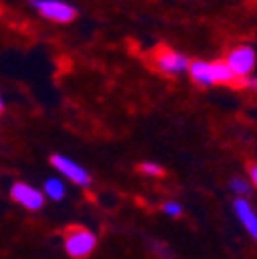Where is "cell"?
<instances>
[{
    "instance_id": "cell-1",
    "label": "cell",
    "mask_w": 257,
    "mask_h": 259,
    "mask_svg": "<svg viewBox=\"0 0 257 259\" xmlns=\"http://www.w3.org/2000/svg\"><path fill=\"white\" fill-rule=\"evenodd\" d=\"M95 247H97V237H95L89 229L78 224H70L64 229V249L74 259L89 257Z\"/></svg>"
},
{
    "instance_id": "cell-2",
    "label": "cell",
    "mask_w": 257,
    "mask_h": 259,
    "mask_svg": "<svg viewBox=\"0 0 257 259\" xmlns=\"http://www.w3.org/2000/svg\"><path fill=\"white\" fill-rule=\"evenodd\" d=\"M150 60H152V66L156 68V70H160V72H165V74H171V76H175V74H181V72H187V68H189V60H187V56H183V54H179V52H175V50H171V48H156L152 54H150Z\"/></svg>"
},
{
    "instance_id": "cell-3",
    "label": "cell",
    "mask_w": 257,
    "mask_h": 259,
    "mask_svg": "<svg viewBox=\"0 0 257 259\" xmlns=\"http://www.w3.org/2000/svg\"><path fill=\"white\" fill-rule=\"evenodd\" d=\"M31 7L44 19L54 23H72L78 15L72 5L62 3V0H31Z\"/></svg>"
},
{
    "instance_id": "cell-4",
    "label": "cell",
    "mask_w": 257,
    "mask_h": 259,
    "mask_svg": "<svg viewBox=\"0 0 257 259\" xmlns=\"http://www.w3.org/2000/svg\"><path fill=\"white\" fill-rule=\"evenodd\" d=\"M224 60L229 62V66L233 68V72L239 76L241 84H243V80L247 76L253 74V70L257 66V54H255V50L251 46H237V48H233Z\"/></svg>"
},
{
    "instance_id": "cell-5",
    "label": "cell",
    "mask_w": 257,
    "mask_h": 259,
    "mask_svg": "<svg viewBox=\"0 0 257 259\" xmlns=\"http://www.w3.org/2000/svg\"><path fill=\"white\" fill-rule=\"evenodd\" d=\"M11 198H13L17 204H21L23 208L31 210V212L41 210L44 204H46V196H44V193H41L39 189H35V187L23 183V181H17V183L11 187Z\"/></svg>"
},
{
    "instance_id": "cell-6",
    "label": "cell",
    "mask_w": 257,
    "mask_h": 259,
    "mask_svg": "<svg viewBox=\"0 0 257 259\" xmlns=\"http://www.w3.org/2000/svg\"><path fill=\"white\" fill-rule=\"evenodd\" d=\"M50 163H52L64 177H66V179H70L72 183L82 185V187H89V185H91V175H89V171L82 169V165L74 163V160L62 156V154H54V156L50 158Z\"/></svg>"
},
{
    "instance_id": "cell-7",
    "label": "cell",
    "mask_w": 257,
    "mask_h": 259,
    "mask_svg": "<svg viewBox=\"0 0 257 259\" xmlns=\"http://www.w3.org/2000/svg\"><path fill=\"white\" fill-rule=\"evenodd\" d=\"M233 210H235L239 222L243 224V229L257 241V212L253 210V206L249 204V200L237 196V200L233 202Z\"/></svg>"
},
{
    "instance_id": "cell-8",
    "label": "cell",
    "mask_w": 257,
    "mask_h": 259,
    "mask_svg": "<svg viewBox=\"0 0 257 259\" xmlns=\"http://www.w3.org/2000/svg\"><path fill=\"white\" fill-rule=\"evenodd\" d=\"M191 80L200 87H214V74H212V62L206 60H189L187 68Z\"/></svg>"
},
{
    "instance_id": "cell-9",
    "label": "cell",
    "mask_w": 257,
    "mask_h": 259,
    "mask_svg": "<svg viewBox=\"0 0 257 259\" xmlns=\"http://www.w3.org/2000/svg\"><path fill=\"white\" fill-rule=\"evenodd\" d=\"M212 74H214V84H224V87H239L241 80L233 72L227 60H214L212 62Z\"/></svg>"
},
{
    "instance_id": "cell-10",
    "label": "cell",
    "mask_w": 257,
    "mask_h": 259,
    "mask_svg": "<svg viewBox=\"0 0 257 259\" xmlns=\"http://www.w3.org/2000/svg\"><path fill=\"white\" fill-rule=\"evenodd\" d=\"M64 193H66V187H64V183L60 179H48L46 181V196L52 198V200H62Z\"/></svg>"
},
{
    "instance_id": "cell-11",
    "label": "cell",
    "mask_w": 257,
    "mask_h": 259,
    "mask_svg": "<svg viewBox=\"0 0 257 259\" xmlns=\"http://www.w3.org/2000/svg\"><path fill=\"white\" fill-rule=\"evenodd\" d=\"M251 181H247V179H241V177H235L233 181H231V189H233V193L235 196H241V198H247L249 193H251Z\"/></svg>"
},
{
    "instance_id": "cell-12",
    "label": "cell",
    "mask_w": 257,
    "mask_h": 259,
    "mask_svg": "<svg viewBox=\"0 0 257 259\" xmlns=\"http://www.w3.org/2000/svg\"><path fill=\"white\" fill-rule=\"evenodd\" d=\"M140 171L144 175H148V177H163L165 175V169L160 167V165H156V163H142L140 165Z\"/></svg>"
},
{
    "instance_id": "cell-13",
    "label": "cell",
    "mask_w": 257,
    "mask_h": 259,
    "mask_svg": "<svg viewBox=\"0 0 257 259\" xmlns=\"http://www.w3.org/2000/svg\"><path fill=\"white\" fill-rule=\"evenodd\" d=\"M163 212H165L167 216H171V218H177V216L183 214V206L177 204V202H165V204H163Z\"/></svg>"
},
{
    "instance_id": "cell-14",
    "label": "cell",
    "mask_w": 257,
    "mask_h": 259,
    "mask_svg": "<svg viewBox=\"0 0 257 259\" xmlns=\"http://www.w3.org/2000/svg\"><path fill=\"white\" fill-rule=\"evenodd\" d=\"M247 173H249V181H251V185L257 189V163H251L249 169H247Z\"/></svg>"
},
{
    "instance_id": "cell-15",
    "label": "cell",
    "mask_w": 257,
    "mask_h": 259,
    "mask_svg": "<svg viewBox=\"0 0 257 259\" xmlns=\"http://www.w3.org/2000/svg\"><path fill=\"white\" fill-rule=\"evenodd\" d=\"M243 87H249V89H253V91H257V76H247L245 80H243Z\"/></svg>"
},
{
    "instance_id": "cell-16",
    "label": "cell",
    "mask_w": 257,
    "mask_h": 259,
    "mask_svg": "<svg viewBox=\"0 0 257 259\" xmlns=\"http://www.w3.org/2000/svg\"><path fill=\"white\" fill-rule=\"evenodd\" d=\"M3 109H5V103H3V99H0V113H3Z\"/></svg>"
},
{
    "instance_id": "cell-17",
    "label": "cell",
    "mask_w": 257,
    "mask_h": 259,
    "mask_svg": "<svg viewBox=\"0 0 257 259\" xmlns=\"http://www.w3.org/2000/svg\"><path fill=\"white\" fill-rule=\"evenodd\" d=\"M0 13H3V5H0Z\"/></svg>"
}]
</instances>
